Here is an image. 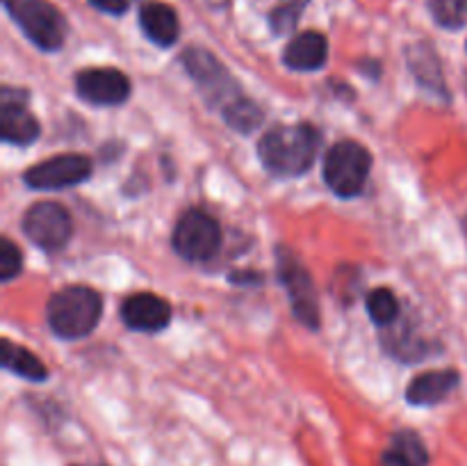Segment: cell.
<instances>
[{
	"mask_svg": "<svg viewBox=\"0 0 467 466\" xmlns=\"http://www.w3.org/2000/svg\"><path fill=\"white\" fill-rule=\"evenodd\" d=\"M319 142H322V135L310 123L276 126L263 135L258 155L265 169L276 176H301L313 167Z\"/></svg>",
	"mask_w": 467,
	"mask_h": 466,
	"instance_id": "cell-1",
	"label": "cell"
},
{
	"mask_svg": "<svg viewBox=\"0 0 467 466\" xmlns=\"http://www.w3.org/2000/svg\"><path fill=\"white\" fill-rule=\"evenodd\" d=\"M103 313L100 295L89 286H67L55 292L48 302V324L59 338H82L91 334Z\"/></svg>",
	"mask_w": 467,
	"mask_h": 466,
	"instance_id": "cell-2",
	"label": "cell"
},
{
	"mask_svg": "<svg viewBox=\"0 0 467 466\" xmlns=\"http://www.w3.org/2000/svg\"><path fill=\"white\" fill-rule=\"evenodd\" d=\"M372 155L363 144L354 140H342L328 149L324 160V181L342 199L360 195L368 183Z\"/></svg>",
	"mask_w": 467,
	"mask_h": 466,
	"instance_id": "cell-3",
	"label": "cell"
},
{
	"mask_svg": "<svg viewBox=\"0 0 467 466\" xmlns=\"http://www.w3.org/2000/svg\"><path fill=\"white\" fill-rule=\"evenodd\" d=\"M5 9L27 39L41 50H59L67 39V21L48 0H5Z\"/></svg>",
	"mask_w": 467,
	"mask_h": 466,
	"instance_id": "cell-4",
	"label": "cell"
},
{
	"mask_svg": "<svg viewBox=\"0 0 467 466\" xmlns=\"http://www.w3.org/2000/svg\"><path fill=\"white\" fill-rule=\"evenodd\" d=\"M219 245H222V228L217 219L205 210H187L173 228V247L187 260L213 259Z\"/></svg>",
	"mask_w": 467,
	"mask_h": 466,
	"instance_id": "cell-5",
	"label": "cell"
},
{
	"mask_svg": "<svg viewBox=\"0 0 467 466\" xmlns=\"http://www.w3.org/2000/svg\"><path fill=\"white\" fill-rule=\"evenodd\" d=\"M23 233L32 245L44 251H59L73 233L68 210L55 201H39L27 208L23 217Z\"/></svg>",
	"mask_w": 467,
	"mask_h": 466,
	"instance_id": "cell-6",
	"label": "cell"
},
{
	"mask_svg": "<svg viewBox=\"0 0 467 466\" xmlns=\"http://www.w3.org/2000/svg\"><path fill=\"white\" fill-rule=\"evenodd\" d=\"M278 277L290 295L292 311L306 327L319 324V302L313 277L290 249H278Z\"/></svg>",
	"mask_w": 467,
	"mask_h": 466,
	"instance_id": "cell-7",
	"label": "cell"
},
{
	"mask_svg": "<svg viewBox=\"0 0 467 466\" xmlns=\"http://www.w3.org/2000/svg\"><path fill=\"white\" fill-rule=\"evenodd\" d=\"M91 174V160L80 154H62L44 160L26 172V183L35 190H62L87 181Z\"/></svg>",
	"mask_w": 467,
	"mask_h": 466,
	"instance_id": "cell-8",
	"label": "cell"
},
{
	"mask_svg": "<svg viewBox=\"0 0 467 466\" xmlns=\"http://www.w3.org/2000/svg\"><path fill=\"white\" fill-rule=\"evenodd\" d=\"M182 62H185L190 76L199 82L201 90L208 94V99H217L222 103V110L226 105H231L233 101L240 99L235 90V82L231 80V76L226 73V69L203 48H190L182 55Z\"/></svg>",
	"mask_w": 467,
	"mask_h": 466,
	"instance_id": "cell-9",
	"label": "cell"
},
{
	"mask_svg": "<svg viewBox=\"0 0 467 466\" xmlns=\"http://www.w3.org/2000/svg\"><path fill=\"white\" fill-rule=\"evenodd\" d=\"M26 91L5 87L0 99V137L7 144L27 146L39 137L41 128L35 114L26 108Z\"/></svg>",
	"mask_w": 467,
	"mask_h": 466,
	"instance_id": "cell-10",
	"label": "cell"
},
{
	"mask_svg": "<svg viewBox=\"0 0 467 466\" xmlns=\"http://www.w3.org/2000/svg\"><path fill=\"white\" fill-rule=\"evenodd\" d=\"M76 91L91 105H121L130 96V80L119 69H85L76 76Z\"/></svg>",
	"mask_w": 467,
	"mask_h": 466,
	"instance_id": "cell-11",
	"label": "cell"
},
{
	"mask_svg": "<svg viewBox=\"0 0 467 466\" xmlns=\"http://www.w3.org/2000/svg\"><path fill=\"white\" fill-rule=\"evenodd\" d=\"M121 318L135 332H160L171 320V306L153 292H137L123 302Z\"/></svg>",
	"mask_w": 467,
	"mask_h": 466,
	"instance_id": "cell-12",
	"label": "cell"
},
{
	"mask_svg": "<svg viewBox=\"0 0 467 466\" xmlns=\"http://www.w3.org/2000/svg\"><path fill=\"white\" fill-rule=\"evenodd\" d=\"M328 58V41L322 32H301L283 50V62L295 71H315Z\"/></svg>",
	"mask_w": 467,
	"mask_h": 466,
	"instance_id": "cell-13",
	"label": "cell"
},
{
	"mask_svg": "<svg viewBox=\"0 0 467 466\" xmlns=\"http://www.w3.org/2000/svg\"><path fill=\"white\" fill-rule=\"evenodd\" d=\"M459 387V373L456 370H429L418 375L406 388V397L410 405L431 407L445 400L454 388Z\"/></svg>",
	"mask_w": 467,
	"mask_h": 466,
	"instance_id": "cell-14",
	"label": "cell"
},
{
	"mask_svg": "<svg viewBox=\"0 0 467 466\" xmlns=\"http://www.w3.org/2000/svg\"><path fill=\"white\" fill-rule=\"evenodd\" d=\"M140 23L144 35L158 46H171L178 39V32H181L176 12L164 3L144 5L140 12Z\"/></svg>",
	"mask_w": 467,
	"mask_h": 466,
	"instance_id": "cell-15",
	"label": "cell"
},
{
	"mask_svg": "<svg viewBox=\"0 0 467 466\" xmlns=\"http://www.w3.org/2000/svg\"><path fill=\"white\" fill-rule=\"evenodd\" d=\"M429 452L420 434L413 429H401L392 437L390 446L383 450L381 466H427Z\"/></svg>",
	"mask_w": 467,
	"mask_h": 466,
	"instance_id": "cell-16",
	"label": "cell"
},
{
	"mask_svg": "<svg viewBox=\"0 0 467 466\" xmlns=\"http://www.w3.org/2000/svg\"><path fill=\"white\" fill-rule=\"evenodd\" d=\"M3 365L7 370H12L14 375H21V377L30 379V382H44L48 377V368L41 364L39 356L32 355L27 347L16 345L9 338L3 341Z\"/></svg>",
	"mask_w": 467,
	"mask_h": 466,
	"instance_id": "cell-17",
	"label": "cell"
},
{
	"mask_svg": "<svg viewBox=\"0 0 467 466\" xmlns=\"http://www.w3.org/2000/svg\"><path fill=\"white\" fill-rule=\"evenodd\" d=\"M222 114L223 119H226L228 126L235 128V131L240 132H251L254 128L260 126V122H263V110H260L254 101L244 99V96H240V99L233 101L231 105H226V108L222 110Z\"/></svg>",
	"mask_w": 467,
	"mask_h": 466,
	"instance_id": "cell-18",
	"label": "cell"
},
{
	"mask_svg": "<svg viewBox=\"0 0 467 466\" xmlns=\"http://www.w3.org/2000/svg\"><path fill=\"white\" fill-rule=\"evenodd\" d=\"M368 311L374 323L386 327V324L395 323L400 315V302L390 288H374L368 295Z\"/></svg>",
	"mask_w": 467,
	"mask_h": 466,
	"instance_id": "cell-19",
	"label": "cell"
},
{
	"mask_svg": "<svg viewBox=\"0 0 467 466\" xmlns=\"http://www.w3.org/2000/svg\"><path fill=\"white\" fill-rule=\"evenodd\" d=\"M436 23L442 27H463L467 23V0H427Z\"/></svg>",
	"mask_w": 467,
	"mask_h": 466,
	"instance_id": "cell-20",
	"label": "cell"
},
{
	"mask_svg": "<svg viewBox=\"0 0 467 466\" xmlns=\"http://www.w3.org/2000/svg\"><path fill=\"white\" fill-rule=\"evenodd\" d=\"M21 249H18L9 238H3V240H0V279H3L5 283L12 281V279L21 272Z\"/></svg>",
	"mask_w": 467,
	"mask_h": 466,
	"instance_id": "cell-21",
	"label": "cell"
},
{
	"mask_svg": "<svg viewBox=\"0 0 467 466\" xmlns=\"http://www.w3.org/2000/svg\"><path fill=\"white\" fill-rule=\"evenodd\" d=\"M413 71L415 76L420 78V80L424 82V78H427V71L429 76H431V82H433V90H441L442 87V80H441V67L436 64V58H433V53H429V50H415L413 55Z\"/></svg>",
	"mask_w": 467,
	"mask_h": 466,
	"instance_id": "cell-22",
	"label": "cell"
},
{
	"mask_svg": "<svg viewBox=\"0 0 467 466\" xmlns=\"http://www.w3.org/2000/svg\"><path fill=\"white\" fill-rule=\"evenodd\" d=\"M89 5L105 14H123L128 9V0H89Z\"/></svg>",
	"mask_w": 467,
	"mask_h": 466,
	"instance_id": "cell-23",
	"label": "cell"
},
{
	"mask_svg": "<svg viewBox=\"0 0 467 466\" xmlns=\"http://www.w3.org/2000/svg\"><path fill=\"white\" fill-rule=\"evenodd\" d=\"M306 5H308V0H281V5H278V7L287 9V12H292V14H296V16H299L301 9H304Z\"/></svg>",
	"mask_w": 467,
	"mask_h": 466,
	"instance_id": "cell-24",
	"label": "cell"
},
{
	"mask_svg": "<svg viewBox=\"0 0 467 466\" xmlns=\"http://www.w3.org/2000/svg\"><path fill=\"white\" fill-rule=\"evenodd\" d=\"M258 274H233L231 277V281H237V283H242V281H258Z\"/></svg>",
	"mask_w": 467,
	"mask_h": 466,
	"instance_id": "cell-25",
	"label": "cell"
},
{
	"mask_svg": "<svg viewBox=\"0 0 467 466\" xmlns=\"http://www.w3.org/2000/svg\"><path fill=\"white\" fill-rule=\"evenodd\" d=\"M463 228H465V238H467V217H465V222H463Z\"/></svg>",
	"mask_w": 467,
	"mask_h": 466,
	"instance_id": "cell-26",
	"label": "cell"
}]
</instances>
